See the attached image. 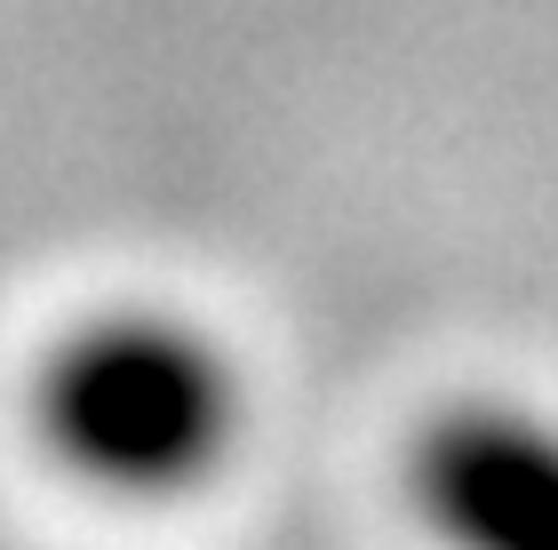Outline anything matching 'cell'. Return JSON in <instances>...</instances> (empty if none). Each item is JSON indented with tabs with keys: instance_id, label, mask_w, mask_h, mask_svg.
<instances>
[{
	"instance_id": "6da1fadb",
	"label": "cell",
	"mask_w": 558,
	"mask_h": 550,
	"mask_svg": "<svg viewBox=\"0 0 558 550\" xmlns=\"http://www.w3.org/2000/svg\"><path fill=\"white\" fill-rule=\"evenodd\" d=\"M40 439L72 479L112 494H184L240 431L232 359L175 319H96L40 367Z\"/></svg>"
},
{
	"instance_id": "7a4b0ae2",
	"label": "cell",
	"mask_w": 558,
	"mask_h": 550,
	"mask_svg": "<svg viewBox=\"0 0 558 550\" xmlns=\"http://www.w3.org/2000/svg\"><path fill=\"white\" fill-rule=\"evenodd\" d=\"M415 511L447 550H558V423L454 407L415 439Z\"/></svg>"
}]
</instances>
